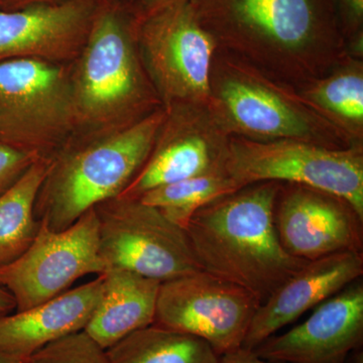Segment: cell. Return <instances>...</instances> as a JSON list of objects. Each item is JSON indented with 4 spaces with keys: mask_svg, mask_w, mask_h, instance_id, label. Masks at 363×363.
Here are the masks:
<instances>
[{
    "mask_svg": "<svg viewBox=\"0 0 363 363\" xmlns=\"http://www.w3.org/2000/svg\"><path fill=\"white\" fill-rule=\"evenodd\" d=\"M69 0H0V11H13L39 4H54Z\"/></svg>",
    "mask_w": 363,
    "mask_h": 363,
    "instance_id": "28",
    "label": "cell"
},
{
    "mask_svg": "<svg viewBox=\"0 0 363 363\" xmlns=\"http://www.w3.org/2000/svg\"><path fill=\"white\" fill-rule=\"evenodd\" d=\"M111 363H220L202 339L150 325L106 350Z\"/></svg>",
    "mask_w": 363,
    "mask_h": 363,
    "instance_id": "21",
    "label": "cell"
},
{
    "mask_svg": "<svg viewBox=\"0 0 363 363\" xmlns=\"http://www.w3.org/2000/svg\"><path fill=\"white\" fill-rule=\"evenodd\" d=\"M363 346V279L315 308L311 316L255 348L257 357L286 363H346Z\"/></svg>",
    "mask_w": 363,
    "mask_h": 363,
    "instance_id": "14",
    "label": "cell"
},
{
    "mask_svg": "<svg viewBox=\"0 0 363 363\" xmlns=\"http://www.w3.org/2000/svg\"><path fill=\"white\" fill-rule=\"evenodd\" d=\"M138 42L162 108L209 104L210 71L218 47L190 1L140 16Z\"/></svg>",
    "mask_w": 363,
    "mask_h": 363,
    "instance_id": "8",
    "label": "cell"
},
{
    "mask_svg": "<svg viewBox=\"0 0 363 363\" xmlns=\"http://www.w3.org/2000/svg\"><path fill=\"white\" fill-rule=\"evenodd\" d=\"M101 296L84 332L107 350L154 324L161 281L121 269L102 274Z\"/></svg>",
    "mask_w": 363,
    "mask_h": 363,
    "instance_id": "18",
    "label": "cell"
},
{
    "mask_svg": "<svg viewBox=\"0 0 363 363\" xmlns=\"http://www.w3.org/2000/svg\"><path fill=\"white\" fill-rule=\"evenodd\" d=\"M16 308V301L13 296L6 289L0 286V318L11 314Z\"/></svg>",
    "mask_w": 363,
    "mask_h": 363,
    "instance_id": "29",
    "label": "cell"
},
{
    "mask_svg": "<svg viewBox=\"0 0 363 363\" xmlns=\"http://www.w3.org/2000/svg\"><path fill=\"white\" fill-rule=\"evenodd\" d=\"M362 276L363 252L335 253L308 262L259 306L242 347L255 350Z\"/></svg>",
    "mask_w": 363,
    "mask_h": 363,
    "instance_id": "16",
    "label": "cell"
},
{
    "mask_svg": "<svg viewBox=\"0 0 363 363\" xmlns=\"http://www.w3.org/2000/svg\"><path fill=\"white\" fill-rule=\"evenodd\" d=\"M260 305L245 289L200 271L161 283L152 325L202 339L221 357L242 347Z\"/></svg>",
    "mask_w": 363,
    "mask_h": 363,
    "instance_id": "11",
    "label": "cell"
},
{
    "mask_svg": "<svg viewBox=\"0 0 363 363\" xmlns=\"http://www.w3.org/2000/svg\"><path fill=\"white\" fill-rule=\"evenodd\" d=\"M104 276L0 318V353L28 359L48 344L84 331L101 296Z\"/></svg>",
    "mask_w": 363,
    "mask_h": 363,
    "instance_id": "17",
    "label": "cell"
},
{
    "mask_svg": "<svg viewBox=\"0 0 363 363\" xmlns=\"http://www.w3.org/2000/svg\"><path fill=\"white\" fill-rule=\"evenodd\" d=\"M220 363H286L281 362H272V360L264 359L257 357L252 350L240 347L238 350L231 351L221 355Z\"/></svg>",
    "mask_w": 363,
    "mask_h": 363,
    "instance_id": "26",
    "label": "cell"
},
{
    "mask_svg": "<svg viewBox=\"0 0 363 363\" xmlns=\"http://www.w3.org/2000/svg\"><path fill=\"white\" fill-rule=\"evenodd\" d=\"M49 164V159L37 160L0 195V267L18 259L37 236L40 221L35 218V200Z\"/></svg>",
    "mask_w": 363,
    "mask_h": 363,
    "instance_id": "20",
    "label": "cell"
},
{
    "mask_svg": "<svg viewBox=\"0 0 363 363\" xmlns=\"http://www.w3.org/2000/svg\"><path fill=\"white\" fill-rule=\"evenodd\" d=\"M225 172L240 188L274 181L319 189L347 200L363 216V147L330 149L301 140L230 136Z\"/></svg>",
    "mask_w": 363,
    "mask_h": 363,
    "instance_id": "7",
    "label": "cell"
},
{
    "mask_svg": "<svg viewBox=\"0 0 363 363\" xmlns=\"http://www.w3.org/2000/svg\"><path fill=\"white\" fill-rule=\"evenodd\" d=\"M28 359H23V358L14 357H11V355L0 353V363H30Z\"/></svg>",
    "mask_w": 363,
    "mask_h": 363,
    "instance_id": "31",
    "label": "cell"
},
{
    "mask_svg": "<svg viewBox=\"0 0 363 363\" xmlns=\"http://www.w3.org/2000/svg\"><path fill=\"white\" fill-rule=\"evenodd\" d=\"M106 271L92 208L62 231H52L40 222L26 252L0 267V286L13 296L16 311H25L66 292L87 274L99 276Z\"/></svg>",
    "mask_w": 363,
    "mask_h": 363,
    "instance_id": "10",
    "label": "cell"
},
{
    "mask_svg": "<svg viewBox=\"0 0 363 363\" xmlns=\"http://www.w3.org/2000/svg\"><path fill=\"white\" fill-rule=\"evenodd\" d=\"M94 209L107 269H125L161 283L201 271L185 230L157 208L118 196Z\"/></svg>",
    "mask_w": 363,
    "mask_h": 363,
    "instance_id": "9",
    "label": "cell"
},
{
    "mask_svg": "<svg viewBox=\"0 0 363 363\" xmlns=\"http://www.w3.org/2000/svg\"><path fill=\"white\" fill-rule=\"evenodd\" d=\"M30 363H111L106 350L84 331L48 344L28 359Z\"/></svg>",
    "mask_w": 363,
    "mask_h": 363,
    "instance_id": "23",
    "label": "cell"
},
{
    "mask_svg": "<svg viewBox=\"0 0 363 363\" xmlns=\"http://www.w3.org/2000/svg\"><path fill=\"white\" fill-rule=\"evenodd\" d=\"M344 42L363 35V0H334Z\"/></svg>",
    "mask_w": 363,
    "mask_h": 363,
    "instance_id": "25",
    "label": "cell"
},
{
    "mask_svg": "<svg viewBox=\"0 0 363 363\" xmlns=\"http://www.w3.org/2000/svg\"><path fill=\"white\" fill-rule=\"evenodd\" d=\"M222 51L298 89L346 57L334 0H190Z\"/></svg>",
    "mask_w": 363,
    "mask_h": 363,
    "instance_id": "1",
    "label": "cell"
},
{
    "mask_svg": "<svg viewBox=\"0 0 363 363\" xmlns=\"http://www.w3.org/2000/svg\"><path fill=\"white\" fill-rule=\"evenodd\" d=\"M298 94L345 136L363 147V60L345 58L323 77L298 87Z\"/></svg>",
    "mask_w": 363,
    "mask_h": 363,
    "instance_id": "19",
    "label": "cell"
},
{
    "mask_svg": "<svg viewBox=\"0 0 363 363\" xmlns=\"http://www.w3.org/2000/svg\"><path fill=\"white\" fill-rule=\"evenodd\" d=\"M210 111L230 136L295 140L330 149L353 147L291 86L217 49L210 71Z\"/></svg>",
    "mask_w": 363,
    "mask_h": 363,
    "instance_id": "5",
    "label": "cell"
},
{
    "mask_svg": "<svg viewBox=\"0 0 363 363\" xmlns=\"http://www.w3.org/2000/svg\"><path fill=\"white\" fill-rule=\"evenodd\" d=\"M69 65L0 62V140L50 159L77 131Z\"/></svg>",
    "mask_w": 363,
    "mask_h": 363,
    "instance_id": "6",
    "label": "cell"
},
{
    "mask_svg": "<svg viewBox=\"0 0 363 363\" xmlns=\"http://www.w3.org/2000/svg\"><path fill=\"white\" fill-rule=\"evenodd\" d=\"M238 189L225 171L214 172L154 189L138 199L157 208L167 218L184 229L200 208Z\"/></svg>",
    "mask_w": 363,
    "mask_h": 363,
    "instance_id": "22",
    "label": "cell"
},
{
    "mask_svg": "<svg viewBox=\"0 0 363 363\" xmlns=\"http://www.w3.org/2000/svg\"><path fill=\"white\" fill-rule=\"evenodd\" d=\"M136 6L99 0L82 51L70 65L77 131L124 128L161 108L138 49Z\"/></svg>",
    "mask_w": 363,
    "mask_h": 363,
    "instance_id": "3",
    "label": "cell"
},
{
    "mask_svg": "<svg viewBox=\"0 0 363 363\" xmlns=\"http://www.w3.org/2000/svg\"><path fill=\"white\" fill-rule=\"evenodd\" d=\"M106 1L116 2V4H130V6H136L140 0H106Z\"/></svg>",
    "mask_w": 363,
    "mask_h": 363,
    "instance_id": "32",
    "label": "cell"
},
{
    "mask_svg": "<svg viewBox=\"0 0 363 363\" xmlns=\"http://www.w3.org/2000/svg\"><path fill=\"white\" fill-rule=\"evenodd\" d=\"M346 363H363L362 347L352 351L347 360H346Z\"/></svg>",
    "mask_w": 363,
    "mask_h": 363,
    "instance_id": "30",
    "label": "cell"
},
{
    "mask_svg": "<svg viewBox=\"0 0 363 363\" xmlns=\"http://www.w3.org/2000/svg\"><path fill=\"white\" fill-rule=\"evenodd\" d=\"M229 140L208 104L164 109L150 156L121 197L138 199L162 186L225 171Z\"/></svg>",
    "mask_w": 363,
    "mask_h": 363,
    "instance_id": "12",
    "label": "cell"
},
{
    "mask_svg": "<svg viewBox=\"0 0 363 363\" xmlns=\"http://www.w3.org/2000/svg\"><path fill=\"white\" fill-rule=\"evenodd\" d=\"M189 1L190 0H140V2L136 4V9H138V16H147L164 7Z\"/></svg>",
    "mask_w": 363,
    "mask_h": 363,
    "instance_id": "27",
    "label": "cell"
},
{
    "mask_svg": "<svg viewBox=\"0 0 363 363\" xmlns=\"http://www.w3.org/2000/svg\"><path fill=\"white\" fill-rule=\"evenodd\" d=\"M42 159L0 140V195L16 183L28 168Z\"/></svg>",
    "mask_w": 363,
    "mask_h": 363,
    "instance_id": "24",
    "label": "cell"
},
{
    "mask_svg": "<svg viewBox=\"0 0 363 363\" xmlns=\"http://www.w3.org/2000/svg\"><path fill=\"white\" fill-rule=\"evenodd\" d=\"M281 183L250 184L200 208L185 226L198 266L245 289L260 304L309 262L279 242L274 211Z\"/></svg>",
    "mask_w": 363,
    "mask_h": 363,
    "instance_id": "2",
    "label": "cell"
},
{
    "mask_svg": "<svg viewBox=\"0 0 363 363\" xmlns=\"http://www.w3.org/2000/svg\"><path fill=\"white\" fill-rule=\"evenodd\" d=\"M98 4L99 0H69L0 11V62L73 63L87 40Z\"/></svg>",
    "mask_w": 363,
    "mask_h": 363,
    "instance_id": "15",
    "label": "cell"
},
{
    "mask_svg": "<svg viewBox=\"0 0 363 363\" xmlns=\"http://www.w3.org/2000/svg\"><path fill=\"white\" fill-rule=\"evenodd\" d=\"M164 109L124 128L76 131L51 157L35 218L62 231L99 203L118 197L150 156Z\"/></svg>",
    "mask_w": 363,
    "mask_h": 363,
    "instance_id": "4",
    "label": "cell"
},
{
    "mask_svg": "<svg viewBox=\"0 0 363 363\" xmlns=\"http://www.w3.org/2000/svg\"><path fill=\"white\" fill-rule=\"evenodd\" d=\"M279 242L296 259L312 262L363 252V216L337 195L281 183L274 211Z\"/></svg>",
    "mask_w": 363,
    "mask_h": 363,
    "instance_id": "13",
    "label": "cell"
}]
</instances>
